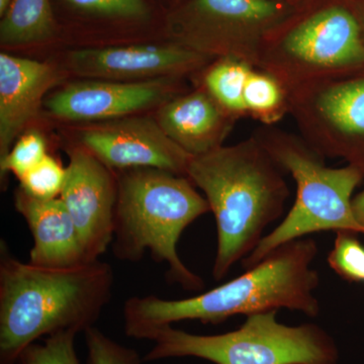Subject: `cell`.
I'll return each mask as SVG.
<instances>
[{
	"label": "cell",
	"instance_id": "cell-5",
	"mask_svg": "<svg viewBox=\"0 0 364 364\" xmlns=\"http://www.w3.org/2000/svg\"><path fill=\"white\" fill-rule=\"evenodd\" d=\"M263 147L296 184L293 208L279 227L263 237L257 247L243 260L253 267L275 249L306 235L321 231H346L364 235L352 210V195L364 177V170L348 164L327 167L320 155L303 140L277 129L256 133Z\"/></svg>",
	"mask_w": 364,
	"mask_h": 364
},
{
	"label": "cell",
	"instance_id": "cell-27",
	"mask_svg": "<svg viewBox=\"0 0 364 364\" xmlns=\"http://www.w3.org/2000/svg\"><path fill=\"white\" fill-rule=\"evenodd\" d=\"M279 1H287V2H289V4H291V1H289V0H279Z\"/></svg>",
	"mask_w": 364,
	"mask_h": 364
},
{
	"label": "cell",
	"instance_id": "cell-4",
	"mask_svg": "<svg viewBox=\"0 0 364 364\" xmlns=\"http://www.w3.org/2000/svg\"><path fill=\"white\" fill-rule=\"evenodd\" d=\"M117 177L114 256L136 262L149 252L153 259L167 264L172 282L200 291L203 279L182 262L177 244L189 225L210 212L205 196L188 177L165 170L124 169Z\"/></svg>",
	"mask_w": 364,
	"mask_h": 364
},
{
	"label": "cell",
	"instance_id": "cell-20",
	"mask_svg": "<svg viewBox=\"0 0 364 364\" xmlns=\"http://www.w3.org/2000/svg\"><path fill=\"white\" fill-rule=\"evenodd\" d=\"M78 333L64 331L46 337L44 343L28 345L16 364H80L74 340Z\"/></svg>",
	"mask_w": 364,
	"mask_h": 364
},
{
	"label": "cell",
	"instance_id": "cell-15",
	"mask_svg": "<svg viewBox=\"0 0 364 364\" xmlns=\"http://www.w3.org/2000/svg\"><path fill=\"white\" fill-rule=\"evenodd\" d=\"M237 119L203 87L170 98L156 117L164 133L191 157L224 146Z\"/></svg>",
	"mask_w": 364,
	"mask_h": 364
},
{
	"label": "cell",
	"instance_id": "cell-12",
	"mask_svg": "<svg viewBox=\"0 0 364 364\" xmlns=\"http://www.w3.org/2000/svg\"><path fill=\"white\" fill-rule=\"evenodd\" d=\"M213 61L176 44L83 48L68 56L69 67L79 76L123 82L177 78L200 71Z\"/></svg>",
	"mask_w": 364,
	"mask_h": 364
},
{
	"label": "cell",
	"instance_id": "cell-19",
	"mask_svg": "<svg viewBox=\"0 0 364 364\" xmlns=\"http://www.w3.org/2000/svg\"><path fill=\"white\" fill-rule=\"evenodd\" d=\"M244 104L247 116L265 124H272L289 112L286 90L267 72L253 68L244 91Z\"/></svg>",
	"mask_w": 364,
	"mask_h": 364
},
{
	"label": "cell",
	"instance_id": "cell-11",
	"mask_svg": "<svg viewBox=\"0 0 364 364\" xmlns=\"http://www.w3.org/2000/svg\"><path fill=\"white\" fill-rule=\"evenodd\" d=\"M61 198L77 229L86 260L100 259L112 243L117 177L85 148L68 150Z\"/></svg>",
	"mask_w": 364,
	"mask_h": 364
},
{
	"label": "cell",
	"instance_id": "cell-10",
	"mask_svg": "<svg viewBox=\"0 0 364 364\" xmlns=\"http://www.w3.org/2000/svg\"><path fill=\"white\" fill-rule=\"evenodd\" d=\"M85 148L109 169L157 168L186 176L191 156L149 117H124L85 127Z\"/></svg>",
	"mask_w": 364,
	"mask_h": 364
},
{
	"label": "cell",
	"instance_id": "cell-1",
	"mask_svg": "<svg viewBox=\"0 0 364 364\" xmlns=\"http://www.w3.org/2000/svg\"><path fill=\"white\" fill-rule=\"evenodd\" d=\"M317 253L314 239L301 238L275 249L240 277L198 296H132L124 305V333L132 338L151 340L158 330L181 321L218 325L234 316L279 309L317 317L320 304L314 293L320 277L311 267Z\"/></svg>",
	"mask_w": 364,
	"mask_h": 364
},
{
	"label": "cell",
	"instance_id": "cell-22",
	"mask_svg": "<svg viewBox=\"0 0 364 364\" xmlns=\"http://www.w3.org/2000/svg\"><path fill=\"white\" fill-rule=\"evenodd\" d=\"M47 155L44 136L38 132H28L20 136L6 156L0 159L2 179L11 173L20 181Z\"/></svg>",
	"mask_w": 364,
	"mask_h": 364
},
{
	"label": "cell",
	"instance_id": "cell-3",
	"mask_svg": "<svg viewBox=\"0 0 364 364\" xmlns=\"http://www.w3.org/2000/svg\"><path fill=\"white\" fill-rule=\"evenodd\" d=\"M282 171L256 136L189 159L186 176L205 193L217 223L215 280L250 255L284 212L289 189Z\"/></svg>",
	"mask_w": 364,
	"mask_h": 364
},
{
	"label": "cell",
	"instance_id": "cell-7",
	"mask_svg": "<svg viewBox=\"0 0 364 364\" xmlns=\"http://www.w3.org/2000/svg\"><path fill=\"white\" fill-rule=\"evenodd\" d=\"M364 68V28L343 4L320 7L263 42L256 69L279 80L287 95L309 83Z\"/></svg>",
	"mask_w": 364,
	"mask_h": 364
},
{
	"label": "cell",
	"instance_id": "cell-2",
	"mask_svg": "<svg viewBox=\"0 0 364 364\" xmlns=\"http://www.w3.org/2000/svg\"><path fill=\"white\" fill-rule=\"evenodd\" d=\"M114 272L100 259L72 267L23 262L1 242L0 364H16L28 345L95 327L111 301Z\"/></svg>",
	"mask_w": 364,
	"mask_h": 364
},
{
	"label": "cell",
	"instance_id": "cell-6",
	"mask_svg": "<svg viewBox=\"0 0 364 364\" xmlns=\"http://www.w3.org/2000/svg\"><path fill=\"white\" fill-rule=\"evenodd\" d=\"M277 311L247 316L239 329L196 335L166 326L154 333L144 361L196 358L215 364H338L339 350L320 326H287Z\"/></svg>",
	"mask_w": 364,
	"mask_h": 364
},
{
	"label": "cell",
	"instance_id": "cell-17",
	"mask_svg": "<svg viewBox=\"0 0 364 364\" xmlns=\"http://www.w3.org/2000/svg\"><path fill=\"white\" fill-rule=\"evenodd\" d=\"M55 30L50 0H11L0 23V42L20 46L44 42Z\"/></svg>",
	"mask_w": 364,
	"mask_h": 364
},
{
	"label": "cell",
	"instance_id": "cell-28",
	"mask_svg": "<svg viewBox=\"0 0 364 364\" xmlns=\"http://www.w3.org/2000/svg\"><path fill=\"white\" fill-rule=\"evenodd\" d=\"M363 4H364V0H363ZM363 28H364V20L363 21Z\"/></svg>",
	"mask_w": 364,
	"mask_h": 364
},
{
	"label": "cell",
	"instance_id": "cell-23",
	"mask_svg": "<svg viewBox=\"0 0 364 364\" xmlns=\"http://www.w3.org/2000/svg\"><path fill=\"white\" fill-rule=\"evenodd\" d=\"M88 364H142L135 349L117 343L95 327L85 332Z\"/></svg>",
	"mask_w": 364,
	"mask_h": 364
},
{
	"label": "cell",
	"instance_id": "cell-8",
	"mask_svg": "<svg viewBox=\"0 0 364 364\" xmlns=\"http://www.w3.org/2000/svg\"><path fill=\"white\" fill-rule=\"evenodd\" d=\"M293 11L279 0H186L172 14L169 33L173 44L256 68L265 38Z\"/></svg>",
	"mask_w": 364,
	"mask_h": 364
},
{
	"label": "cell",
	"instance_id": "cell-25",
	"mask_svg": "<svg viewBox=\"0 0 364 364\" xmlns=\"http://www.w3.org/2000/svg\"><path fill=\"white\" fill-rule=\"evenodd\" d=\"M352 210L356 221L364 230V189L352 200Z\"/></svg>",
	"mask_w": 364,
	"mask_h": 364
},
{
	"label": "cell",
	"instance_id": "cell-18",
	"mask_svg": "<svg viewBox=\"0 0 364 364\" xmlns=\"http://www.w3.org/2000/svg\"><path fill=\"white\" fill-rule=\"evenodd\" d=\"M253 68L247 62L236 58L215 59L203 76V87L238 119L247 116L244 91Z\"/></svg>",
	"mask_w": 364,
	"mask_h": 364
},
{
	"label": "cell",
	"instance_id": "cell-9",
	"mask_svg": "<svg viewBox=\"0 0 364 364\" xmlns=\"http://www.w3.org/2000/svg\"><path fill=\"white\" fill-rule=\"evenodd\" d=\"M303 140L320 156L364 170V76L323 79L287 95Z\"/></svg>",
	"mask_w": 364,
	"mask_h": 364
},
{
	"label": "cell",
	"instance_id": "cell-21",
	"mask_svg": "<svg viewBox=\"0 0 364 364\" xmlns=\"http://www.w3.org/2000/svg\"><path fill=\"white\" fill-rule=\"evenodd\" d=\"M66 179V168L54 157L47 155L20 179V188L38 200H54L61 196Z\"/></svg>",
	"mask_w": 364,
	"mask_h": 364
},
{
	"label": "cell",
	"instance_id": "cell-14",
	"mask_svg": "<svg viewBox=\"0 0 364 364\" xmlns=\"http://www.w3.org/2000/svg\"><path fill=\"white\" fill-rule=\"evenodd\" d=\"M58 78V72L45 62L0 54V159L37 116Z\"/></svg>",
	"mask_w": 364,
	"mask_h": 364
},
{
	"label": "cell",
	"instance_id": "cell-13",
	"mask_svg": "<svg viewBox=\"0 0 364 364\" xmlns=\"http://www.w3.org/2000/svg\"><path fill=\"white\" fill-rule=\"evenodd\" d=\"M174 77L123 82L86 79L70 83L46 102L53 117L69 122L102 123L129 117L169 100Z\"/></svg>",
	"mask_w": 364,
	"mask_h": 364
},
{
	"label": "cell",
	"instance_id": "cell-26",
	"mask_svg": "<svg viewBox=\"0 0 364 364\" xmlns=\"http://www.w3.org/2000/svg\"><path fill=\"white\" fill-rule=\"evenodd\" d=\"M11 0H0V14L1 16L6 14V9H9Z\"/></svg>",
	"mask_w": 364,
	"mask_h": 364
},
{
	"label": "cell",
	"instance_id": "cell-16",
	"mask_svg": "<svg viewBox=\"0 0 364 364\" xmlns=\"http://www.w3.org/2000/svg\"><path fill=\"white\" fill-rule=\"evenodd\" d=\"M14 207L33 235L28 262L53 268L90 262L86 260L75 224L61 198L38 200L18 188L14 195Z\"/></svg>",
	"mask_w": 364,
	"mask_h": 364
},
{
	"label": "cell",
	"instance_id": "cell-24",
	"mask_svg": "<svg viewBox=\"0 0 364 364\" xmlns=\"http://www.w3.org/2000/svg\"><path fill=\"white\" fill-rule=\"evenodd\" d=\"M79 11L124 18H142L148 9L144 0H65Z\"/></svg>",
	"mask_w": 364,
	"mask_h": 364
}]
</instances>
